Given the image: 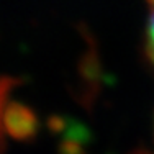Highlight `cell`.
Wrapping results in <instances>:
<instances>
[{"instance_id":"cell-1","label":"cell","mask_w":154,"mask_h":154,"mask_svg":"<svg viewBox=\"0 0 154 154\" xmlns=\"http://www.w3.org/2000/svg\"><path fill=\"white\" fill-rule=\"evenodd\" d=\"M149 3V17L146 26V53L149 61L154 64V0H148Z\"/></svg>"}]
</instances>
